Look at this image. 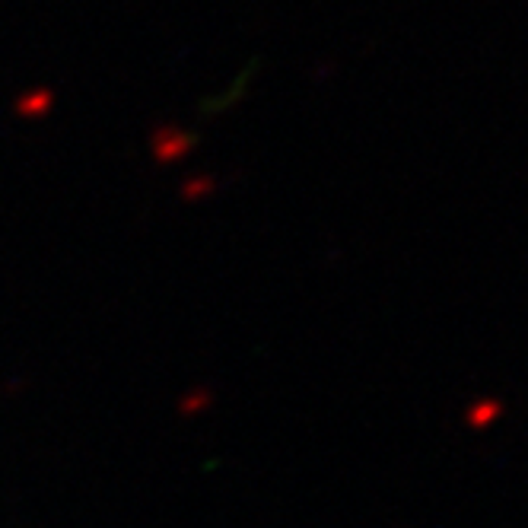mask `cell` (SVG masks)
Masks as SVG:
<instances>
[{
  "label": "cell",
  "mask_w": 528,
  "mask_h": 528,
  "mask_svg": "<svg viewBox=\"0 0 528 528\" xmlns=\"http://www.w3.org/2000/svg\"><path fill=\"white\" fill-rule=\"evenodd\" d=\"M478 414H471V420L474 424H480V420H490V418H497V410H500V404H478Z\"/></svg>",
  "instance_id": "6da1fadb"
}]
</instances>
